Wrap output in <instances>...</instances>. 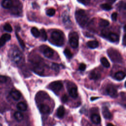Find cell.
<instances>
[{"label": "cell", "instance_id": "obj_22", "mask_svg": "<svg viewBox=\"0 0 126 126\" xmlns=\"http://www.w3.org/2000/svg\"><path fill=\"white\" fill-rule=\"evenodd\" d=\"M14 116L15 119L18 122L22 121L24 119V116L23 114L19 111H16L14 114Z\"/></svg>", "mask_w": 126, "mask_h": 126}, {"label": "cell", "instance_id": "obj_9", "mask_svg": "<svg viewBox=\"0 0 126 126\" xmlns=\"http://www.w3.org/2000/svg\"><path fill=\"white\" fill-rule=\"evenodd\" d=\"M42 53L45 57L48 58H51L54 55V51L50 47L44 46L43 48H42Z\"/></svg>", "mask_w": 126, "mask_h": 126}, {"label": "cell", "instance_id": "obj_21", "mask_svg": "<svg viewBox=\"0 0 126 126\" xmlns=\"http://www.w3.org/2000/svg\"><path fill=\"white\" fill-rule=\"evenodd\" d=\"M64 108L63 106H60L58 110H57V115L58 117L61 118H63L64 115Z\"/></svg>", "mask_w": 126, "mask_h": 126}, {"label": "cell", "instance_id": "obj_31", "mask_svg": "<svg viewBox=\"0 0 126 126\" xmlns=\"http://www.w3.org/2000/svg\"><path fill=\"white\" fill-rule=\"evenodd\" d=\"M64 54L67 58H71L72 57V54L68 49H65L64 50Z\"/></svg>", "mask_w": 126, "mask_h": 126}, {"label": "cell", "instance_id": "obj_39", "mask_svg": "<svg viewBox=\"0 0 126 126\" xmlns=\"http://www.w3.org/2000/svg\"><path fill=\"white\" fill-rule=\"evenodd\" d=\"M123 44L125 46H126V34H125L123 36V41H122Z\"/></svg>", "mask_w": 126, "mask_h": 126}, {"label": "cell", "instance_id": "obj_30", "mask_svg": "<svg viewBox=\"0 0 126 126\" xmlns=\"http://www.w3.org/2000/svg\"><path fill=\"white\" fill-rule=\"evenodd\" d=\"M55 12H56V11L54 8H50V9H48L46 11V14L48 16H52L55 15Z\"/></svg>", "mask_w": 126, "mask_h": 126}, {"label": "cell", "instance_id": "obj_19", "mask_svg": "<svg viewBox=\"0 0 126 126\" xmlns=\"http://www.w3.org/2000/svg\"><path fill=\"white\" fill-rule=\"evenodd\" d=\"M88 47L91 49H94L98 46V42L96 40L89 41L87 43Z\"/></svg>", "mask_w": 126, "mask_h": 126}, {"label": "cell", "instance_id": "obj_13", "mask_svg": "<svg viewBox=\"0 0 126 126\" xmlns=\"http://www.w3.org/2000/svg\"><path fill=\"white\" fill-rule=\"evenodd\" d=\"M102 114L105 119H111L112 118V115L107 107L104 106L102 107Z\"/></svg>", "mask_w": 126, "mask_h": 126}, {"label": "cell", "instance_id": "obj_37", "mask_svg": "<svg viewBox=\"0 0 126 126\" xmlns=\"http://www.w3.org/2000/svg\"><path fill=\"white\" fill-rule=\"evenodd\" d=\"M79 2L84 4V5H87L90 3V0H77Z\"/></svg>", "mask_w": 126, "mask_h": 126}, {"label": "cell", "instance_id": "obj_42", "mask_svg": "<svg viewBox=\"0 0 126 126\" xmlns=\"http://www.w3.org/2000/svg\"><path fill=\"white\" fill-rule=\"evenodd\" d=\"M106 126H115L113 125L112 124H111V123H108V124H107V125Z\"/></svg>", "mask_w": 126, "mask_h": 126}, {"label": "cell", "instance_id": "obj_8", "mask_svg": "<svg viewBox=\"0 0 126 126\" xmlns=\"http://www.w3.org/2000/svg\"><path fill=\"white\" fill-rule=\"evenodd\" d=\"M106 91L107 94L112 98H116L118 96V92L116 89L111 85L107 86Z\"/></svg>", "mask_w": 126, "mask_h": 126}, {"label": "cell", "instance_id": "obj_35", "mask_svg": "<svg viewBox=\"0 0 126 126\" xmlns=\"http://www.w3.org/2000/svg\"><path fill=\"white\" fill-rule=\"evenodd\" d=\"M86 68V65L85 63H80V65H79V69L81 71H84L85 70Z\"/></svg>", "mask_w": 126, "mask_h": 126}, {"label": "cell", "instance_id": "obj_7", "mask_svg": "<svg viewBox=\"0 0 126 126\" xmlns=\"http://www.w3.org/2000/svg\"><path fill=\"white\" fill-rule=\"evenodd\" d=\"M32 69L34 72L38 74H41L44 72V67L41 63L35 62L32 63Z\"/></svg>", "mask_w": 126, "mask_h": 126}, {"label": "cell", "instance_id": "obj_15", "mask_svg": "<svg viewBox=\"0 0 126 126\" xmlns=\"http://www.w3.org/2000/svg\"><path fill=\"white\" fill-rule=\"evenodd\" d=\"M10 95L15 100H18L21 97V93L17 90H13L10 92Z\"/></svg>", "mask_w": 126, "mask_h": 126}, {"label": "cell", "instance_id": "obj_1", "mask_svg": "<svg viewBox=\"0 0 126 126\" xmlns=\"http://www.w3.org/2000/svg\"><path fill=\"white\" fill-rule=\"evenodd\" d=\"M75 17L78 24L82 28L86 25L89 18L86 11L83 9L77 10L75 14Z\"/></svg>", "mask_w": 126, "mask_h": 126}, {"label": "cell", "instance_id": "obj_17", "mask_svg": "<svg viewBox=\"0 0 126 126\" xmlns=\"http://www.w3.org/2000/svg\"><path fill=\"white\" fill-rule=\"evenodd\" d=\"M69 94L70 96L73 98H76L78 96V92H77V88L76 86L72 87L70 88L68 91Z\"/></svg>", "mask_w": 126, "mask_h": 126}, {"label": "cell", "instance_id": "obj_23", "mask_svg": "<svg viewBox=\"0 0 126 126\" xmlns=\"http://www.w3.org/2000/svg\"><path fill=\"white\" fill-rule=\"evenodd\" d=\"M17 108L21 111H26L27 108V106L24 102H20L17 104Z\"/></svg>", "mask_w": 126, "mask_h": 126}, {"label": "cell", "instance_id": "obj_24", "mask_svg": "<svg viewBox=\"0 0 126 126\" xmlns=\"http://www.w3.org/2000/svg\"><path fill=\"white\" fill-rule=\"evenodd\" d=\"M31 32L35 37H38L40 35V32L35 27H33L32 28Z\"/></svg>", "mask_w": 126, "mask_h": 126}, {"label": "cell", "instance_id": "obj_16", "mask_svg": "<svg viewBox=\"0 0 126 126\" xmlns=\"http://www.w3.org/2000/svg\"><path fill=\"white\" fill-rule=\"evenodd\" d=\"M100 76H101V75L100 73L96 72V71H94V70L91 71L89 76L90 79L94 80L98 79L100 77Z\"/></svg>", "mask_w": 126, "mask_h": 126}, {"label": "cell", "instance_id": "obj_29", "mask_svg": "<svg viewBox=\"0 0 126 126\" xmlns=\"http://www.w3.org/2000/svg\"><path fill=\"white\" fill-rule=\"evenodd\" d=\"M16 37H17V40H18V42H19L20 45H21V46L22 47V48L24 49V48H25V43H24L23 40L22 39V38L20 37V36H19V34H18V33H17V32H16Z\"/></svg>", "mask_w": 126, "mask_h": 126}, {"label": "cell", "instance_id": "obj_38", "mask_svg": "<svg viewBox=\"0 0 126 126\" xmlns=\"http://www.w3.org/2000/svg\"><path fill=\"white\" fill-rule=\"evenodd\" d=\"M61 99H62V101L63 102V103L66 102L67 101V100H68V96H67V95L66 94L63 95L62 96V97Z\"/></svg>", "mask_w": 126, "mask_h": 126}, {"label": "cell", "instance_id": "obj_6", "mask_svg": "<svg viewBox=\"0 0 126 126\" xmlns=\"http://www.w3.org/2000/svg\"><path fill=\"white\" fill-rule=\"evenodd\" d=\"M63 87V83L61 81H56L53 82L49 85V89L55 93L59 92L62 90Z\"/></svg>", "mask_w": 126, "mask_h": 126}, {"label": "cell", "instance_id": "obj_40", "mask_svg": "<svg viewBox=\"0 0 126 126\" xmlns=\"http://www.w3.org/2000/svg\"><path fill=\"white\" fill-rule=\"evenodd\" d=\"M106 0L107 1V3H109V4H112L116 1V0Z\"/></svg>", "mask_w": 126, "mask_h": 126}, {"label": "cell", "instance_id": "obj_36", "mask_svg": "<svg viewBox=\"0 0 126 126\" xmlns=\"http://www.w3.org/2000/svg\"><path fill=\"white\" fill-rule=\"evenodd\" d=\"M118 16V14L116 12H114L111 15V19L113 21H116L117 20Z\"/></svg>", "mask_w": 126, "mask_h": 126}, {"label": "cell", "instance_id": "obj_41", "mask_svg": "<svg viewBox=\"0 0 126 126\" xmlns=\"http://www.w3.org/2000/svg\"><path fill=\"white\" fill-rule=\"evenodd\" d=\"M99 97H94V96H93V97H92L91 98V101H94V100H95V99H97V98H98Z\"/></svg>", "mask_w": 126, "mask_h": 126}, {"label": "cell", "instance_id": "obj_26", "mask_svg": "<svg viewBox=\"0 0 126 126\" xmlns=\"http://www.w3.org/2000/svg\"><path fill=\"white\" fill-rule=\"evenodd\" d=\"M99 26L102 27H105L109 25V22L105 19H100L98 22Z\"/></svg>", "mask_w": 126, "mask_h": 126}, {"label": "cell", "instance_id": "obj_10", "mask_svg": "<svg viewBox=\"0 0 126 126\" xmlns=\"http://www.w3.org/2000/svg\"><path fill=\"white\" fill-rule=\"evenodd\" d=\"M105 35L106 36V37L109 41H110L111 42H118L119 40V35L114 32H109L107 34V35L106 34Z\"/></svg>", "mask_w": 126, "mask_h": 126}, {"label": "cell", "instance_id": "obj_34", "mask_svg": "<svg viewBox=\"0 0 126 126\" xmlns=\"http://www.w3.org/2000/svg\"><path fill=\"white\" fill-rule=\"evenodd\" d=\"M7 81V78L3 75H0V83H5Z\"/></svg>", "mask_w": 126, "mask_h": 126}, {"label": "cell", "instance_id": "obj_2", "mask_svg": "<svg viewBox=\"0 0 126 126\" xmlns=\"http://www.w3.org/2000/svg\"><path fill=\"white\" fill-rule=\"evenodd\" d=\"M9 57L11 60L16 64L21 63L23 60V55L22 52L16 47L10 51Z\"/></svg>", "mask_w": 126, "mask_h": 126}, {"label": "cell", "instance_id": "obj_4", "mask_svg": "<svg viewBox=\"0 0 126 126\" xmlns=\"http://www.w3.org/2000/svg\"><path fill=\"white\" fill-rule=\"evenodd\" d=\"M107 54L109 58L114 63H122L123 62V57L120 53L116 49L110 48L107 50Z\"/></svg>", "mask_w": 126, "mask_h": 126}, {"label": "cell", "instance_id": "obj_28", "mask_svg": "<svg viewBox=\"0 0 126 126\" xmlns=\"http://www.w3.org/2000/svg\"><path fill=\"white\" fill-rule=\"evenodd\" d=\"M41 39L43 41H46L47 39V34L44 29H42L40 31V35Z\"/></svg>", "mask_w": 126, "mask_h": 126}, {"label": "cell", "instance_id": "obj_12", "mask_svg": "<svg viewBox=\"0 0 126 126\" xmlns=\"http://www.w3.org/2000/svg\"><path fill=\"white\" fill-rule=\"evenodd\" d=\"M11 39V35L8 33H4L0 37V47L3 46L5 42Z\"/></svg>", "mask_w": 126, "mask_h": 126}, {"label": "cell", "instance_id": "obj_44", "mask_svg": "<svg viewBox=\"0 0 126 126\" xmlns=\"http://www.w3.org/2000/svg\"><path fill=\"white\" fill-rule=\"evenodd\" d=\"M125 8L126 9V4H125Z\"/></svg>", "mask_w": 126, "mask_h": 126}, {"label": "cell", "instance_id": "obj_32", "mask_svg": "<svg viewBox=\"0 0 126 126\" xmlns=\"http://www.w3.org/2000/svg\"><path fill=\"white\" fill-rule=\"evenodd\" d=\"M3 28H4V30L7 32H11L12 31V28L11 26L8 23L4 25Z\"/></svg>", "mask_w": 126, "mask_h": 126}, {"label": "cell", "instance_id": "obj_14", "mask_svg": "<svg viewBox=\"0 0 126 126\" xmlns=\"http://www.w3.org/2000/svg\"><path fill=\"white\" fill-rule=\"evenodd\" d=\"M91 119L92 122L95 124H99L101 121V118L100 116L97 114H93L91 116Z\"/></svg>", "mask_w": 126, "mask_h": 126}, {"label": "cell", "instance_id": "obj_18", "mask_svg": "<svg viewBox=\"0 0 126 126\" xmlns=\"http://www.w3.org/2000/svg\"><path fill=\"white\" fill-rule=\"evenodd\" d=\"M126 74L122 71H119L117 72L115 74V78L118 81H121L123 80L125 77H126Z\"/></svg>", "mask_w": 126, "mask_h": 126}, {"label": "cell", "instance_id": "obj_43", "mask_svg": "<svg viewBox=\"0 0 126 126\" xmlns=\"http://www.w3.org/2000/svg\"><path fill=\"white\" fill-rule=\"evenodd\" d=\"M124 31H126V25H125L124 27Z\"/></svg>", "mask_w": 126, "mask_h": 126}, {"label": "cell", "instance_id": "obj_25", "mask_svg": "<svg viewBox=\"0 0 126 126\" xmlns=\"http://www.w3.org/2000/svg\"><path fill=\"white\" fill-rule=\"evenodd\" d=\"M100 62L101 64L105 67L108 68L110 66V63L107 60V59L105 57H102L100 59Z\"/></svg>", "mask_w": 126, "mask_h": 126}, {"label": "cell", "instance_id": "obj_27", "mask_svg": "<svg viewBox=\"0 0 126 126\" xmlns=\"http://www.w3.org/2000/svg\"><path fill=\"white\" fill-rule=\"evenodd\" d=\"M100 7L102 9H103L104 10H106V11L110 10L112 9V6H111V4H109L108 3L101 4L100 5Z\"/></svg>", "mask_w": 126, "mask_h": 126}, {"label": "cell", "instance_id": "obj_20", "mask_svg": "<svg viewBox=\"0 0 126 126\" xmlns=\"http://www.w3.org/2000/svg\"><path fill=\"white\" fill-rule=\"evenodd\" d=\"M1 5L3 7L8 9L12 7L13 2L11 0H3L1 3Z\"/></svg>", "mask_w": 126, "mask_h": 126}, {"label": "cell", "instance_id": "obj_11", "mask_svg": "<svg viewBox=\"0 0 126 126\" xmlns=\"http://www.w3.org/2000/svg\"><path fill=\"white\" fill-rule=\"evenodd\" d=\"M40 112L43 114H48L50 112V107L45 104H41L38 107Z\"/></svg>", "mask_w": 126, "mask_h": 126}, {"label": "cell", "instance_id": "obj_45", "mask_svg": "<svg viewBox=\"0 0 126 126\" xmlns=\"http://www.w3.org/2000/svg\"><path fill=\"white\" fill-rule=\"evenodd\" d=\"M125 86H126V81L125 82Z\"/></svg>", "mask_w": 126, "mask_h": 126}, {"label": "cell", "instance_id": "obj_5", "mask_svg": "<svg viewBox=\"0 0 126 126\" xmlns=\"http://www.w3.org/2000/svg\"><path fill=\"white\" fill-rule=\"evenodd\" d=\"M69 42L73 48H76L79 45V36L76 32H73L69 35Z\"/></svg>", "mask_w": 126, "mask_h": 126}, {"label": "cell", "instance_id": "obj_33", "mask_svg": "<svg viewBox=\"0 0 126 126\" xmlns=\"http://www.w3.org/2000/svg\"><path fill=\"white\" fill-rule=\"evenodd\" d=\"M51 67H52V68L56 72L59 71V70H60V65L56 63H53L52 64Z\"/></svg>", "mask_w": 126, "mask_h": 126}, {"label": "cell", "instance_id": "obj_3", "mask_svg": "<svg viewBox=\"0 0 126 126\" xmlns=\"http://www.w3.org/2000/svg\"><path fill=\"white\" fill-rule=\"evenodd\" d=\"M51 39L53 44L57 46H62L64 42V36L63 33L60 31H54L51 34Z\"/></svg>", "mask_w": 126, "mask_h": 126}]
</instances>
